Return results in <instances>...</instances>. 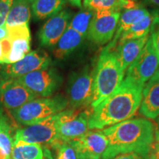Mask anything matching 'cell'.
Returning <instances> with one entry per match:
<instances>
[{"mask_svg": "<svg viewBox=\"0 0 159 159\" xmlns=\"http://www.w3.org/2000/svg\"><path fill=\"white\" fill-rule=\"evenodd\" d=\"M125 77L114 49L105 47L101 52L94 71V96L91 107L94 108L118 89Z\"/></svg>", "mask_w": 159, "mask_h": 159, "instance_id": "3957f363", "label": "cell"}, {"mask_svg": "<svg viewBox=\"0 0 159 159\" xmlns=\"http://www.w3.org/2000/svg\"><path fill=\"white\" fill-rule=\"evenodd\" d=\"M82 1L83 0H69V3L71 5L76 7H80V8L82 7Z\"/></svg>", "mask_w": 159, "mask_h": 159, "instance_id": "e575fe53", "label": "cell"}, {"mask_svg": "<svg viewBox=\"0 0 159 159\" xmlns=\"http://www.w3.org/2000/svg\"><path fill=\"white\" fill-rule=\"evenodd\" d=\"M148 38L149 35L141 39L126 40L116 43L114 51L123 72L125 73L128 67L139 56Z\"/></svg>", "mask_w": 159, "mask_h": 159, "instance_id": "2e32d148", "label": "cell"}, {"mask_svg": "<svg viewBox=\"0 0 159 159\" xmlns=\"http://www.w3.org/2000/svg\"><path fill=\"white\" fill-rule=\"evenodd\" d=\"M144 87L123 79L118 89L91 111L89 129H104L130 119L139 108Z\"/></svg>", "mask_w": 159, "mask_h": 159, "instance_id": "7a4b0ae2", "label": "cell"}, {"mask_svg": "<svg viewBox=\"0 0 159 159\" xmlns=\"http://www.w3.org/2000/svg\"><path fill=\"white\" fill-rule=\"evenodd\" d=\"M0 65H4L3 58H2V51L1 41H0Z\"/></svg>", "mask_w": 159, "mask_h": 159, "instance_id": "d590c367", "label": "cell"}, {"mask_svg": "<svg viewBox=\"0 0 159 159\" xmlns=\"http://www.w3.org/2000/svg\"><path fill=\"white\" fill-rule=\"evenodd\" d=\"M144 159H156V158H155L153 155L151 153V152H150V153L148 154V156H147L146 157H144Z\"/></svg>", "mask_w": 159, "mask_h": 159, "instance_id": "74e56055", "label": "cell"}, {"mask_svg": "<svg viewBox=\"0 0 159 159\" xmlns=\"http://www.w3.org/2000/svg\"><path fill=\"white\" fill-rule=\"evenodd\" d=\"M25 1H27V2H28V3L30 4H30H32V3H33V2H35V0H25Z\"/></svg>", "mask_w": 159, "mask_h": 159, "instance_id": "ab89813d", "label": "cell"}, {"mask_svg": "<svg viewBox=\"0 0 159 159\" xmlns=\"http://www.w3.org/2000/svg\"><path fill=\"white\" fill-rule=\"evenodd\" d=\"M93 16H94V11L83 8L77 14L73 16L69 24V27L77 31L83 38L86 39Z\"/></svg>", "mask_w": 159, "mask_h": 159, "instance_id": "cb8c5ba5", "label": "cell"}, {"mask_svg": "<svg viewBox=\"0 0 159 159\" xmlns=\"http://www.w3.org/2000/svg\"><path fill=\"white\" fill-rule=\"evenodd\" d=\"M16 80L38 97H51L63 80L61 73L52 67L33 71Z\"/></svg>", "mask_w": 159, "mask_h": 159, "instance_id": "52a82bcc", "label": "cell"}, {"mask_svg": "<svg viewBox=\"0 0 159 159\" xmlns=\"http://www.w3.org/2000/svg\"><path fill=\"white\" fill-rule=\"evenodd\" d=\"M3 106L2 105V103L1 102H0V117H1L2 116H3Z\"/></svg>", "mask_w": 159, "mask_h": 159, "instance_id": "f35d334b", "label": "cell"}, {"mask_svg": "<svg viewBox=\"0 0 159 159\" xmlns=\"http://www.w3.org/2000/svg\"><path fill=\"white\" fill-rule=\"evenodd\" d=\"M52 146L56 149L57 159H81L75 141L57 142Z\"/></svg>", "mask_w": 159, "mask_h": 159, "instance_id": "484cf974", "label": "cell"}, {"mask_svg": "<svg viewBox=\"0 0 159 159\" xmlns=\"http://www.w3.org/2000/svg\"><path fill=\"white\" fill-rule=\"evenodd\" d=\"M31 17L30 4L25 0H13L11 9L6 18L7 27H13L22 24H29Z\"/></svg>", "mask_w": 159, "mask_h": 159, "instance_id": "44dd1931", "label": "cell"}, {"mask_svg": "<svg viewBox=\"0 0 159 159\" xmlns=\"http://www.w3.org/2000/svg\"><path fill=\"white\" fill-rule=\"evenodd\" d=\"M72 17L73 12L65 8L49 18L38 32L41 47L52 49L69 27Z\"/></svg>", "mask_w": 159, "mask_h": 159, "instance_id": "7c38bea8", "label": "cell"}, {"mask_svg": "<svg viewBox=\"0 0 159 159\" xmlns=\"http://www.w3.org/2000/svg\"><path fill=\"white\" fill-rule=\"evenodd\" d=\"M30 40L20 39L12 41V47L7 60V64L18 62L28 54L30 52Z\"/></svg>", "mask_w": 159, "mask_h": 159, "instance_id": "d4e9b609", "label": "cell"}, {"mask_svg": "<svg viewBox=\"0 0 159 159\" xmlns=\"http://www.w3.org/2000/svg\"><path fill=\"white\" fill-rule=\"evenodd\" d=\"M158 70L159 61L149 35L144 48L125 71V76L126 79L144 87Z\"/></svg>", "mask_w": 159, "mask_h": 159, "instance_id": "8992f818", "label": "cell"}, {"mask_svg": "<svg viewBox=\"0 0 159 159\" xmlns=\"http://www.w3.org/2000/svg\"><path fill=\"white\" fill-rule=\"evenodd\" d=\"M158 129H159V116L158 117Z\"/></svg>", "mask_w": 159, "mask_h": 159, "instance_id": "60d3db41", "label": "cell"}, {"mask_svg": "<svg viewBox=\"0 0 159 159\" xmlns=\"http://www.w3.org/2000/svg\"><path fill=\"white\" fill-rule=\"evenodd\" d=\"M150 33L152 45L159 61V15H153Z\"/></svg>", "mask_w": 159, "mask_h": 159, "instance_id": "83f0119b", "label": "cell"}, {"mask_svg": "<svg viewBox=\"0 0 159 159\" xmlns=\"http://www.w3.org/2000/svg\"><path fill=\"white\" fill-rule=\"evenodd\" d=\"M152 19H153V16L151 15L150 13L143 18L141 21L133 25L128 30L122 33L118 40V42H122V41L130 39H141V38L148 35L149 33L150 32Z\"/></svg>", "mask_w": 159, "mask_h": 159, "instance_id": "603a6c76", "label": "cell"}, {"mask_svg": "<svg viewBox=\"0 0 159 159\" xmlns=\"http://www.w3.org/2000/svg\"><path fill=\"white\" fill-rule=\"evenodd\" d=\"M150 12L148 10L140 5H137L133 8L124 10L119 17L118 26L114 39L108 43L107 47L111 49H114L122 33L128 30L133 25L141 21Z\"/></svg>", "mask_w": 159, "mask_h": 159, "instance_id": "e0dca14e", "label": "cell"}, {"mask_svg": "<svg viewBox=\"0 0 159 159\" xmlns=\"http://www.w3.org/2000/svg\"><path fill=\"white\" fill-rule=\"evenodd\" d=\"M51 64V57L45 51L38 49L30 52L18 62L2 65L0 69V79H17L33 71L48 68Z\"/></svg>", "mask_w": 159, "mask_h": 159, "instance_id": "30bf717a", "label": "cell"}, {"mask_svg": "<svg viewBox=\"0 0 159 159\" xmlns=\"http://www.w3.org/2000/svg\"><path fill=\"white\" fill-rule=\"evenodd\" d=\"M155 141H159V129L155 133Z\"/></svg>", "mask_w": 159, "mask_h": 159, "instance_id": "8d00e7d4", "label": "cell"}, {"mask_svg": "<svg viewBox=\"0 0 159 159\" xmlns=\"http://www.w3.org/2000/svg\"><path fill=\"white\" fill-rule=\"evenodd\" d=\"M81 159H100L108 146V140L102 131H88L74 140Z\"/></svg>", "mask_w": 159, "mask_h": 159, "instance_id": "5bb4252c", "label": "cell"}, {"mask_svg": "<svg viewBox=\"0 0 159 159\" xmlns=\"http://www.w3.org/2000/svg\"><path fill=\"white\" fill-rule=\"evenodd\" d=\"M12 159H44L41 145L25 142H13Z\"/></svg>", "mask_w": 159, "mask_h": 159, "instance_id": "7402d4cb", "label": "cell"}, {"mask_svg": "<svg viewBox=\"0 0 159 159\" xmlns=\"http://www.w3.org/2000/svg\"><path fill=\"white\" fill-rule=\"evenodd\" d=\"M150 152L153 155L156 159H159V141H155Z\"/></svg>", "mask_w": 159, "mask_h": 159, "instance_id": "d6a6232c", "label": "cell"}, {"mask_svg": "<svg viewBox=\"0 0 159 159\" xmlns=\"http://www.w3.org/2000/svg\"><path fill=\"white\" fill-rule=\"evenodd\" d=\"M7 38V28L5 25L0 26V41Z\"/></svg>", "mask_w": 159, "mask_h": 159, "instance_id": "836d02e7", "label": "cell"}, {"mask_svg": "<svg viewBox=\"0 0 159 159\" xmlns=\"http://www.w3.org/2000/svg\"><path fill=\"white\" fill-rule=\"evenodd\" d=\"M139 112L151 119L159 116V70L144 85Z\"/></svg>", "mask_w": 159, "mask_h": 159, "instance_id": "9a60e30c", "label": "cell"}, {"mask_svg": "<svg viewBox=\"0 0 159 159\" xmlns=\"http://www.w3.org/2000/svg\"><path fill=\"white\" fill-rule=\"evenodd\" d=\"M91 112L68 109L58 114L57 138L59 142H69L80 138L89 130V119Z\"/></svg>", "mask_w": 159, "mask_h": 159, "instance_id": "9c48e42d", "label": "cell"}, {"mask_svg": "<svg viewBox=\"0 0 159 159\" xmlns=\"http://www.w3.org/2000/svg\"><path fill=\"white\" fill-rule=\"evenodd\" d=\"M35 98L36 95L16 79H0V102L8 111L16 110Z\"/></svg>", "mask_w": 159, "mask_h": 159, "instance_id": "4fadbf2b", "label": "cell"}, {"mask_svg": "<svg viewBox=\"0 0 159 159\" xmlns=\"http://www.w3.org/2000/svg\"><path fill=\"white\" fill-rule=\"evenodd\" d=\"M102 132L108 140L102 159H109L128 152H135L142 157L148 156L155 142L156 129L149 119L137 118L112 125Z\"/></svg>", "mask_w": 159, "mask_h": 159, "instance_id": "6da1fadb", "label": "cell"}, {"mask_svg": "<svg viewBox=\"0 0 159 159\" xmlns=\"http://www.w3.org/2000/svg\"><path fill=\"white\" fill-rule=\"evenodd\" d=\"M67 93L71 109H82L91 105L94 96V71L89 66L71 75Z\"/></svg>", "mask_w": 159, "mask_h": 159, "instance_id": "5b68a950", "label": "cell"}, {"mask_svg": "<svg viewBox=\"0 0 159 159\" xmlns=\"http://www.w3.org/2000/svg\"><path fill=\"white\" fill-rule=\"evenodd\" d=\"M57 119L58 114L40 122L19 129L15 133L13 142L53 145L59 142L57 130Z\"/></svg>", "mask_w": 159, "mask_h": 159, "instance_id": "ba28073f", "label": "cell"}, {"mask_svg": "<svg viewBox=\"0 0 159 159\" xmlns=\"http://www.w3.org/2000/svg\"><path fill=\"white\" fill-rule=\"evenodd\" d=\"M109 159H144V157H142L135 152H128V153L119 154Z\"/></svg>", "mask_w": 159, "mask_h": 159, "instance_id": "4dcf8cb0", "label": "cell"}, {"mask_svg": "<svg viewBox=\"0 0 159 159\" xmlns=\"http://www.w3.org/2000/svg\"><path fill=\"white\" fill-rule=\"evenodd\" d=\"M120 15L121 12L94 11L87 38L98 45L110 42L116 31Z\"/></svg>", "mask_w": 159, "mask_h": 159, "instance_id": "8fae6325", "label": "cell"}, {"mask_svg": "<svg viewBox=\"0 0 159 159\" xmlns=\"http://www.w3.org/2000/svg\"><path fill=\"white\" fill-rule=\"evenodd\" d=\"M68 105V99L58 94L55 97L35 98L11 111V114L18 123L28 126L59 114L64 111Z\"/></svg>", "mask_w": 159, "mask_h": 159, "instance_id": "277c9868", "label": "cell"}, {"mask_svg": "<svg viewBox=\"0 0 159 159\" xmlns=\"http://www.w3.org/2000/svg\"><path fill=\"white\" fill-rule=\"evenodd\" d=\"M7 38L11 40L25 39H31L30 32L29 24H22L13 27H7Z\"/></svg>", "mask_w": 159, "mask_h": 159, "instance_id": "4316f807", "label": "cell"}, {"mask_svg": "<svg viewBox=\"0 0 159 159\" xmlns=\"http://www.w3.org/2000/svg\"><path fill=\"white\" fill-rule=\"evenodd\" d=\"M143 3L156 10L154 15H159V0H142Z\"/></svg>", "mask_w": 159, "mask_h": 159, "instance_id": "1f68e13d", "label": "cell"}, {"mask_svg": "<svg viewBox=\"0 0 159 159\" xmlns=\"http://www.w3.org/2000/svg\"><path fill=\"white\" fill-rule=\"evenodd\" d=\"M83 8L93 11L121 12L130 9L137 5L134 0H83Z\"/></svg>", "mask_w": 159, "mask_h": 159, "instance_id": "ffe728a7", "label": "cell"}, {"mask_svg": "<svg viewBox=\"0 0 159 159\" xmlns=\"http://www.w3.org/2000/svg\"><path fill=\"white\" fill-rule=\"evenodd\" d=\"M13 0H0V26L5 25L6 18Z\"/></svg>", "mask_w": 159, "mask_h": 159, "instance_id": "f1b7e54d", "label": "cell"}, {"mask_svg": "<svg viewBox=\"0 0 159 159\" xmlns=\"http://www.w3.org/2000/svg\"><path fill=\"white\" fill-rule=\"evenodd\" d=\"M85 39L69 26L62 37L53 47L52 53L55 58L64 59L80 48Z\"/></svg>", "mask_w": 159, "mask_h": 159, "instance_id": "ac0fdd59", "label": "cell"}, {"mask_svg": "<svg viewBox=\"0 0 159 159\" xmlns=\"http://www.w3.org/2000/svg\"><path fill=\"white\" fill-rule=\"evenodd\" d=\"M1 47L2 51V58L4 65L7 64V60L10 53H11V47H12V41L8 38H5L2 40H1Z\"/></svg>", "mask_w": 159, "mask_h": 159, "instance_id": "f546056e", "label": "cell"}, {"mask_svg": "<svg viewBox=\"0 0 159 159\" xmlns=\"http://www.w3.org/2000/svg\"><path fill=\"white\" fill-rule=\"evenodd\" d=\"M67 0H35L31 4V12L35 21H41L52 17L61 12Z\"/></svg>", "mask_w": 159, "mask_h": 159, "instance_id": "d6986e66", "label": "cell"}]
</instances>
